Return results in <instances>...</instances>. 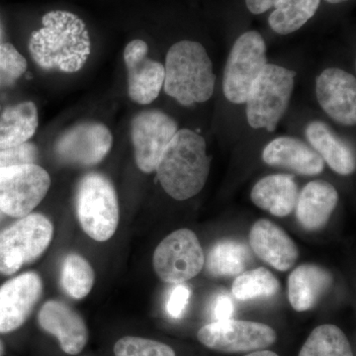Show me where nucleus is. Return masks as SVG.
Instances as JSON below:
<instances>
[{"instance_id":"nucleus-1","label":"nucleus","mask_w":356,"mask_h":356,"mask_svg":"<svg viewBox=\"0 0 356 356\" xmlns=\"http://www.w3.org/2000/svg\"><path fill=\"white\" fill-rule=\"evenodd\" d=\"M29 51L42 69L72 74L83 69L90 55V37L76 14L51 11L44 14L42 27L32 33Z\"/></svg>"},{"instance_id":"nucleus-2","label":"nucleus","mask_w":356,"mask_h":356,"mask_svg":"<svg viewBox=\"0 0 356 356\" xmlns=\"http://www.w3.org/2000/svg\"><path fill=\"white\" fill-rule=\"evenodd\" d=\"M156 172L161 187L175 200L197 195L210 172L205 139L189 129L178 130L161 154Z\"/></svg>"},{"instance_id":"nucleus-3","label":"nucleus","mask_w":356,"mask_h":356,"mask_svg":"<svg viewBox=\"0 0 356 356\" xmlns=\"http://www.w3.org/2000/svg\"><path fill=\"white\" fill-rule=\"evenodd\" d=\"M163 88L166 95L184 106L212 97L216 76L202 44L184 40L170 47L165 58Z\"/></svg>"},{"instance_id":"nucleus-4","label":"nucleus","mask_w":356,"mask_h":356,"mask_svg":"<svg viewBox=\"0 0 356 356\" xmlns=\"http://www.w3.org/2000/svg\"><path fill=\"white\" fill-rule=\"evenodd\" d=\"M296 72L266 64L250 88L245 100L250 127L273 132L289 106Z\"/></svg>"},{"instance_id":"nucleus-5","label":"nucleus","mask_w":356,"mask_h":356,"mask_svg":"<svg viewBox=\"0 0 356 356\" xmlns=\"http://www.w3.org/2000/svg\"><path fill=\"white\" fill-rule=\"evenodd\" d=\"M76 212L84 233L97 242L114 236L119 222L116 191L108 178L98 173L86 175L79 182Z\"/></svg>"},{"instance_id":"nucleus-6","label":"nucleus","mask_w":356,"mask_h":356,"mask_svg":"<svg viewBox=\"0 0 356 356\" xmlns=\"http://www.w3.org/2000/svg\"><path fill=\"white\" fill-rule=\"evenodd\" d=\"M53 234V225L42 214L20 218L0 232V273L13 275L36 261L50 245Z\"/></svg>"},{"instance_id":"nucleus-7","label":"nucleus","mask_w":356,"mask_h":356,"mask_svg":"<svg viewBox=\"0 0 356 356\" xmlns=\"http://www.w3.org/2000/svg\"><path fill=\"white\" fill-rule=\"evenodd\" d=\"M267 64L266 44L261 34L248 31L232 47L222 76V91L234 104H243Z\"/></svg>"},{"instance_id":"nucleus-8","label":"nucleus","mask_w":356,"mask_h":356,"mask_svg":"<svg viewBox=\"0 0 356 356\" xmlns=\"http://www.w3.org/2000/svg\"><path fill=\"white\" fill-rule=\"evenodd\" d=\"M51 186L49 173L36 163L0 168V211L13 218L29 215Z\"/></svg>"},{"instance_id":"nucleus-9","label":"nucleus","mask_w":356,"mask_h":356,"mask_svg":"<svg viewBox=\"0 0 356 356\" xmlns=\"http://www.w3.org/2000/svg\"><path fill=\"white\" fill-rule=\"evenodd\" d=\"M205 257L197 236L180 229L163 238L154 252L153 266L159 278L170 284H182L202 270Z\"/></svg>"},{"instance_id":"nucleus-10","label":"nucleus","mask_w":356,"mask_h":356,"mask_svg":"<svg viewBox=\"0 0 356 356\" xmlns=\"http://www.w3.org/2000/svg\"><path fill=\"white\" fill-rule=\"evenodd\" d=\"M199 341L210 350L225 353L266 350L277 339L273 327L250 321H216L199 330Z\"/></svg>"},{"instance_id":"nucleus-11","label":"nucleus","mask_w":356,"mask_h":356,"mask_svg":"<svg viewBox=\"0 0 356 356\" xmlns=\"http://www.w3.org/2000/svg\"><path fill=\"white\" fill-rule=\"evenodd\" d=\"M177 131V122L159 110H147L134 117L131 137L136 165L140 170L156 172L161 154Z\"/></svg>"},{"instance_id":"nucleus-12","label":"nucleus","mask_w":356,"mask_h":356,"mask_svg":"<svg viewBox=\"0 0 356 356\" xmlns=\"http://www.w3.org/2000/svg\"><path fill=\"white\" fill-rule=\"evenodd\" d=\"M111 132L97 122H88L70 128L56 144V153L65 163L90 166L97 165L111 149Z\"/></svg>"},{"instance_id":"nucleus-13","label":"nucleus","mask_w":356,"mask_h":356,"mask_svg":"<svg viewBox=\"0 0 356 356\" xmlns=\"http://www.w3.org/2000/svg\"><path fill=\"white\" fill-rule=\"evenodd\" d=\"M147 53L149 46L140 39L131 41L124 51L129 96L142 105L154 102L165 83V65L147 58Z\"/></svg>"},{"instance_id":"nucleus-14","label":"nucleus","mask_w":356,"mask_h":356,"mask_svg":"<svg viewBox=\"0 0 356 356\" xmlns=\"http://www.w3.org/2000/svg\"><path fill=\"white\" fill-rule=\"evenodd\" d=\"M318 104L330 117L341 125L356 123L355 76L339 69L330 67L316 79Z\"/></svg>"},{"instance_id":"nucleus-15","label":"nucleus","mask_w":356,"mask_h":356,"mask_svg":"<svg viewBox=\"0 0 356 356\" xmlns=\"http://www.w3.org/2000/svg\"><path fill=\"white\" fill-rule=\"evenodd\" d=\"M43 291L38 274L26 273L0 287V332L19 329L29 318Z\"/></svg>"},{"instance_id":"nucleus-16","label":"nucleus","mask_w":356,"mask_h":356,"mask_svg":"<svg viewBox=\"0 0 356 356\" xmlns=\"http://www.w3.org/2000/svg\"><path fill=\"white\" fill-rule=\"evenodd\" d=\"M248 241L254 254L276 270H289L298 259L296 243L284 229L269 220L255 222L250 229Z\"/></svg>"},{"instance_id":"nucleus-17","label":"nucleus","mask_w":356,"mask_h":356,"mask_svg":"<svg viewBox=\"0 0 356 356\" xmlns=\"http://www.w3.org/2000/svg\"><path fill=\"white\" fill-rule=\"evenodd\" d=\"M40 327L60 341L67 355H79L88 343V334L83 318L67 304L49 301L39 312Z\"/></svg>"},{"instance_id":"nucleus-18","label":"nucleus","mask_w":356,"mask_h":356,"mask_svg":"<svg viewBox=\"0 0 356 356\" xmlns=\"http://www.w3.org/2000/svg\"><path fill=\"white\" fill-rule=\"evenodd\" d=\"M266 165L287 168L298 175L313 177L324 170L325 161L301 140L280 137L271 140L262 152Z\"/></svg>"},{"instance_id":"nucleus-19","label":"nucleus","mask_w":356,"mask_h":356,"mask_svg":"<svg viewBox=\"0 0 356 356\" xmlns=\"http://www.w3.org/2000/svg\"><path fill=\"white\" fill-rule=\"evenodd\" d=\"M339 202L336 187L325 180H314L304 187L296 203V218L304 229L317 231L329 222Z\"/></svg>"},{"instance_id":"nucleus-20","label":"nucleus","mask_w":356,"mask_h":356,"mask_svg":"<svg viewBox=\"0 0 356 356\" xmlns=\"http://www.w3.org/2000/svg\"><path fill=\"white\" fill-rule=\"evenodd\" d=\"M332 284V274L315 264H302L288 277V299L297 312L314 308Z\"/></svg>"},{"instance_id":"nucleus-21","label":"nucleus","mask_w":356,"mask_h":356,"mask_svg":"<svg viewBox=\"0 0 356 356\" xmlns=\"http://www.w3.org/2000/svg\"><path fill=\"white\" fill-rule=\"evenodd\" d=\"M298 186L288 175H273L261 178L250 193L252 202L276 217H286L296 207Z\"/></svg>"},{"instance_id":"nucleus-22","label":"nucleus","mask_w":356,"mask_h":356,"mask_svg":"<svg viewBox=\"0 0 356 356\" xmlns=\"http://www.w3.org/2000/svg\"><path fill=\"white\" fill-rule=\"evenodd\" d=\"M305 133L311 146L334 172L341 175H350L355 172L356 161L353 149L325 123L311 122Z\"/></svg>"},{"instance_id":"nucleus-23","label":"nucleus","mask_w":356,"mask_h":356,"mask_svg":"<svg viewBox=\"0 0 356 356\" xmlns=\"http://www.w3.org/2000/svg\"><path fill=\"white\" fill-rule=\"evenodd\" d=\"M39 116L36 105L21 102L0 115V149H13L26 144L36 133Z\"/></svg>"},{"instance_id":"nucleus-24","label":"nucleus","mask_w":356,"mask_h":356,"mask_svg":"<svg viewBox=\"0 0 356 356\" xmlns=\"http://www.w3.org/2000/svg\"><path fill=\"white\" fill-rule=\"evenodd\" d=\"M252 261L247 245L236 240H222L215 243L205 259L206 270L216 277L238 276Z\"/></svg>"},{"instance_id":"nucleus-25","label":"nucleus","mask_w":356,"mask_h":356,"mask_svg":"<svg viewBox=\"0 0 356 356\" xmlns=\"http://www.w3.org/2000/svg\"><path fill=\"white\" fill-rule=\"evenodd\" d=\"M320 3L321 0H278L269 15V26L280 35L298 31L315 15Z\"/></svg>"},{"instance_id":"nucleus-26","label":"nucleus","mask_w":356,"mask_h":356,"mask_svg":"<svg viewBox=\"0 0 356 356\" xmlns=\"http://www.w3.org/2000/svg\"><path fill=\"white\" fill-rule=\"evenodd\" d=\"M299 356H353L344 332L334 325L316 327L302 346Z\"/></svg>"},{"instance_id":"nucleus-27","label":"nucleus","mask_w":356,"mask_h":356,"mask_svg":"<svg viewBox=\"0 0 356 356\" xmlns=\"http://www.w3.org/2000/svg\"><path fill=\"white\" fill-rule=\"evenodd\" d=\"M280 289V281L274 274L264 267H259L236 276L232 291L236 299L248 301L273 297Z\"/></svg>"},{"instance_id":"nucleus-28","label":"nucleus","mask_w":356,"mask_h":356,"mask_svg":"<svg viewBox=\"0 0 356 356\" xmlns=\"http://www.w3.org/2000/svg\"><path fill=\"white\" fill-rule=\"evenodd\" d=\"M95 271L81 255L70 254L65 257L62 267V286L69 296L83 299L88 296L95 284Z\"/></svg>"},{"instance_id":"nucleus-29","label":"nucleus","mask_w":356,"mask_h":356,"mask_svg":"<svg viewBox=\"0 0 356 356\" xmlns=\"http://www.w3.org/2000/svg\"><path fill=\"white\" fill-rule=\"evenodd\" d=\"M115 356H177L170 346L152 339L125 337L114 346Z\"/></svg>"},{"instance_id":"nucleus-30","label":"nucleus","mask_w":356,"mask_h":356,"mask_svg":"<svg viewBox=\"0 0 356 356\" xmlns=\"http://www.w3.org/2000/svg\"><path fill=\"white\" fill-rule=\"evenodd\" d=\"M27 70L25 58L10 43L0 44V89L11 86Z\"/></svg>"},{"instance_id":"nucleus-31","label":"nucleus","mask_w":356,"mask_h":356,"mask_svg":"<svg viewBox=\"0 0 356 356\" xmlns=\"http://www.w3.org/2000/svg\"><path fill=\"white\" fill-rule=\"evenodd\" d=\"M38 156V149L34 145L26 143L13 149H0V168L24 163H34Z\"/></svg>"},{"instance_id":"nucleus-32","label":"nucleus","mask_w":356,"mask_h":356,"mask_svg":"<svg viewBox=\"0 0 356 356\" xmlns=\"http://www.w3.org/2000/svg\"><path fill=\"white\" fill-rule=\"evenodd\" d=\"M191 298V290L185 285L177 284L170 292L166 303V311L173 318H179L184 315Z\"/></svg>"},{"instance_id":"nucleus-33","label":"nucleus","mask_w":356,"mask_h":356,"mask_svg":"<svg viewBox=\"0 0 356 356\" xmlns=\"http://www.w3.org/2000/svg\"><path fill=\"white\" fill-rule=\"evenodd\" d=\"M233 301L228 295L221 294L217 297L214 305V318L216 321H224L232 318L234 314Z\"/></svg>"},{"instance_id":"nucleus-34","label":"nucleus","mask_w":356,"mask_h":356,"mask_svg":"<svg viewBox=\"0 0 356 356\" xmlns=\"http://www.w3.org/2000/svg\"><path fill=\"white\" fill-rule=\"evenodd\" d=\"M278 0H245L248 11L252 14H262L275 6Z\"/></svg>"},{"instance_id":"nucleus-35","label":"nucleus","mask_w":356,"mask_h":356,"mask_svg":"<svg viewBox=\"0 0 356 356\" xmlns=\"http://www.w3.org/2000/svg\"><path fill=\"white\" fill-rule=\"evenodd\" d=\"M245 356H280L278 355H276L275 353H273V351L270 350H257V351H252V353H248V355Z\"/></svg>"},{"instance_id":"nucleus-36","label":"nucleus","mask_w":356,"mask_h":356,"mask_svg":"<svg viewBox=\"0 0 356 356\" xmlns=\"http://www.w3.org/2000/svg\"><path fill=\"white\" fill-rule=\"evenodd\" d=\"M327 1L332 4H339L343 3V2L348 1V0H327Z\"/></svg>"},{"instance_id":"nucleus-37","label":"nucleus","mask_w":356,"mask_h":356,"mask_svg":"<svg viewBox=\"0 0 356 356\" xmlns=\"http://www.w3.org/2000/svg\"><path fill=\"white\" fill-rule=\"evenodd\" d=\"M4 355V346L3 343H2V341H0V356H3Z\"/></svg>"},{"instance_id":"nucleus-38","label":"nucleus","mask_w":356,"mask_h":356,"mask_svg":"<svg viewBox=\"0 0 356 356\" xmlns=\"http://www.w3.org/2000/svg\"><path fill=\"white\" fill-rule=\"evenodd\" d=\"M2 217H3V213L0 211V221H1Z\"/></svg>"},{"instance_id":"nucleus-39","label":"nucleus","mask_w":356,"mask_h":356,"mask_svg":"<svg viewBox=\"0 0 356 356\" xmlns=\"http://www.w3.org/2000/svg\"><path fill=\"white\" fill-rule=\"evenodd\" d=\"M0 38H1V28H0Z\"/></svg>"}]
</instances>
